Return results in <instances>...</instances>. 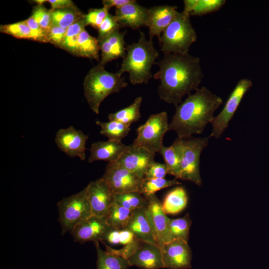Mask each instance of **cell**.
I'll list each match as a JSON object with an SVG mask.
<instances>
[{
	"label": "cell",
	"mask_w": 269,
	"mask_h": 269,
	"mask_svg": "<svg viewBox=\"0 0 269 269\" xmlns=\"http://www.w3.org/2000/svg\"><path fill=\"white\" fill-rule=\"evenodd\" d=\"M191 223L188 213L181 218L169 219L168 229L171 240L182 239L188 241Z\"/></svg>",
	"instance_id": "cell-33"
},
{
	"label": "cell",
	"mask_w": 269,
	"mask_h": 269,
	"mask_svg": "<svg viewBox=\"0 0 269 269\" xmlns=\"http://www.w3.org/2000/svg\"><path fill=\"white\" fill-rule=\"evenodd\" d=\"M146 197L148 202L145 214L155 241L161 248L163 244L171 241L168 229L170 218L163 211L162 203L155 194Z\"/></svg>",
	"instance_id": "cell-11"
},
{
	"label": "cell",
	"mask_w": 269,
	"mask_h": 269,
	"mask_svg": "<svg viewBox=\"0 0 269 269\" xmlns=\"http://www.w3.org/2000/svg\"><path fill=\"white\" fill-rule=\"evenodd\" d=\"M176 6H154L147 9L145 26L148 28L149 39L154 36L159 40L161 33L171 22L178 11Z\"/></svg>",
	"instance_id": "cell-18"
},
{
	"label": "cell",
	"mask_w": 269,
	"mask_h": 269,
	"mask_svg": "<svg viewBox=\"0 0 269 269\" xmlns=\"http://www.w3.org/2000/svg\"><path fill=\"white\" fill-rule=\"evenodd\" d=\"M141 97H136L128 107L111 113L108 116L109 121H116L131 126L133 123L140 119V108L142 103Z\"/></svg>",
	"instance_id": "cell-28"
},
{
	"label": "cell",
	"mask_w": 269,
	"mask_h": 269,
	"mask_svg": "<svg viewBox=\"0 0 269 269\" xmlns=\"http://www.w3.org/2000/svg\"><path fill=\"white\" fill-rule=\"evenodd\" d=\"M25 21L31 30V40L41 42H47L46 29L42 28L31 16Z\"/></svg>",
	"instance_id": "cell-42"
},
{
	"label": "cell",
	"mask_w": 269,
	"mask_h": 269,
	"mask_svg": "<svg viewBox=\"0 0 269 269\" xmlns=\"http://www.w3.org/2000/svg\"><path fill=\"white\" fill-rule=\"evenodd\" d=\"M86 188L92 215L105 219L115 203V194L102 177L90 182Z\"/></svg>",
	"instance_id": "cell-12"
},
{
	"label": "cell",
	"mask_w": 269,
	"mask_h": 269,
	"mask_svg": "<svg viewBox=\"0 0 269 269\" xmlns=\"http://www.w3.org/2000/svg\"><path fill=\"white\" fill-rule=\"evenodd\" d=\"M87 25L83 16L75 22L67 29L60 48L68 52L76 54L77 42L79 34Z\"/></svg>",
	"instance_id": "cell-32"
},
{
	"label": "cell",
	"mask_w": 269,
	"mask_h": 269,
	"mask_svg": "<svg viewBox=\"0 0 269 269\" xmlns=\"http://www.w3.org/2000/svg\"><path fill=\"white\" fill-rule=\"evenodd\" d=\"M159 70L153 76L159 80L157 93L160 100L177 106L186 95L199 88L204 77L199 57L189 54H168L156 63Z\"/></svg>",
	"instance_id": "cell-1"
},
{
	"label": "cell",
	"mask_w": 269,
	"mask_h": 269,
	"mask_svg": "<svg viewBox=\"0 0 269 269\" xmlns=\"http://www.w3.org/2000/svg\"><path fill=\"white\" fill-rule=\"evenodd\" d=\"M210 137L181 139L180 179L190 181L198 186L202 184L200 172V158L208 145Z\"/></svg>",
	"instance_id": "cell-7"
},
{
	"label": "cell",
	"mask_w": 269,
	"mask_h": 269,
	"mask_svg": "<svg viewBox=\"0 0 269 269\" xmlns=\"http://www.w3.org/2000/svg\"><path fill=\"white\" fill-rule=\"evenodd\" d=\"M147 197L139 191L115 194V203L131 211L145 208Z\"/></svg>",
	"instance_id": "cell-31"
},
{
	"label": "cell",
	"mask_w": 269,
	"mask_h": 269,
	"mask_svg": "<svg viewBox=\"0 0 269 269\" xmlns=\"http://www.w3.org/2000/svg\"><path fill=\"white\" fill-rule=\"evenodd\" d=\"M160 249L164 268H191L192 252L187 241L172 240L163 244Z\"/></svg>",
	"instance_id": "cell-14"
},
{
	"label": "cell",
	"mask_w": 269,
	"mask_h": 269,
	"mask_svg": "<svg viewBox=\"0 0 269 269\" xmlns=\"http://www.w3.org/2000/svg\"><path fill=\"white\" fill-rule=\"evenodd\" d=\"M51 6V10L64 8L74 5V3L70 0H47Z\"/></svg>",
	"instance_id": "cell-44"
},
{
	"label": "cell",
	"mask_w": 269,
	"mask_h": 269,
	"mask_svg": "<svg viewBox=\"0 0 269 269\" xmlns=\"http://www.w3.org/2000/svg\"><path fill=\"white\" fill-rule=\"evenodd\" d=\"M128 146L122 141L109 139L93 142L90 149L88 162L92 163L98 160L115 162L127 149Z\"/></svg>",
	"instance_id": "cell-21"
},
{
	"label": "cell",
	"mask_w": 269,
	"mask_h": 269,
	"mask_svg": "<svg viewBox=\"0 0 269 269\" xmlns=\"http://www.w3.org/2000/svg\"><path fill=\"white\" fill-rule=\"evenodd\" d=\"M252 86V81L247 78H242L238 82L223 109L211 123L212 130L210 137H220L228 127L244 95Z\"/></svg>",
	"instance_id": "cell-9"
},
{
	"label": "cell",
	"mask_w": 269,
	"mask_h": 269,
	"mask_svg": "<svg viewBox=\"0 0 269 269\" xmlns=\"http://www.w3.org/2000/svg\"><path fill=\"white\" fill-rule=\"evenodd\" d=\"M222 98L205 87L197 89L180 104L169 123V131H174L179 139L201 134L214 120V114L222 104Z\"/></svg>",
	"instance_id": "cell-2"
},
{
	"label": "cell",
	"mask_w": 269,
	"mask_h": 269,
	"mask_svg": "<svg viewBox=\"0 0 269 269\" xmlns=\"http://www.w3.org/2000/svg\"><path fill=\"white\" fill-rule=\"evenodd\" d=\"M155 155L145 148L132 144L116 162L143 179L149 166L155 161Z\"/></svg>",
	"instance_id": "cell-15"
},
{
	"label": "cell",
	"mask_w": 269,
	"mask_h": 269,
	"mask_svg": "<svg viewBox=\"0 0 269 269\" xmlns=\"http://www.w3.org/2000/svg\"><path fill=\"white\" fill-rule=\"evenodd\" d=\"M128 261L131 267L135 266L141 269L164 268L160 247L142 241Z\"/></svg>",
	"instance_id": "cell-17"
},
{
	"label": "cell",
	"mask_w": 269,
	"mask_h": 269,
	"mask_svg": "<svg viewBox=\"0 0 269 269\" xmlns=\"http://www.w3.org/2000/svg\"><path fill=\"white\" fill-rule=\"evenodd\" d=\"M168 116L166 112L150 115L146 122L137 129V136L133 144L146 148L154 153H159L165 133L169 131Z\"/></svg>",
	"instance_id": "cell-8"
},
{
	"label": "cell",
	"mask_w": 269,
	"mask_h": 269,
	"mask_svg": "<svg viewBox=\"0 0 269 269\" xmlns=\"http://www.w3.org/2000/svg\"><path fill=\"white\" fill-rule=\"evenodd\" d=\"M132 214L133 211L114 203L109 209L105 221L112 228H126Z\"/></svg>",
	"instance_id": "cell-30"
},
{
	"label": "cell",
	"mask_w": 269,
	"mask_h": 269,
	"mask_svg": "<svg viewBox=\"0 0 269 269\" xmlns=\"http://www.w3.org/2000/svg\"><path fill=\"white\" fill-rule=\"evenodd\" d=\"M96 124L101 129L100 134L111 140L122 141L131 130L130 126L116 121L107 122L97 121Z\"/></svg>",
	"instance_id": "cell-29"
},
{
	"label": "cell",
	"mask_w": 269,
	"mask_h": 269,
	"mask_svg": "<svg viewBox=\"0 0 269 269\" xmlns=\"http://www.w3.org/2000/svg\"><path fill=\"white\" fill-rule=\"evenodd\" d=\"M102 178L108 183L115 194L140 192L143 179L116 161L108 163Z\"/></svg>",
	"instance_id": "cell-10"
},
{
	"label": "cell",
	"mask_w": 269,
	"mask_h": 269,
	"mask_svg": "<svg viewBox=\"0 0 269 269\" xmlns=\"http://www.w3.org/2000/svg\"><path fill=\"white\" fill-rule=\"evenodd\" d=\"M133 1V0H103L102 2L103 6L110 9L112 7H116V8L120 7Z\"/></svg>",
	"instance_id": "cell-45"
},
{
	"label": "cell",
	"mask_w": 269,
	"mask_h": 269,
	"mask_svg": "<svg viewBox=\"0 0 269 269\" xmlns=\"http://www.w3.org/2000/svg\"><path fill=\"white\" fill-rule=\"evenodd\" d=\"M181 151V139L177 138L170 146L163 145L159 152L167 167L168 174L176 179H179L180 175Z\"/></svg>",
	"instance_id": "cell-23"
},
{
	"label": "cell",
	"mask_w": 269,
	"mask_h": 269,
	"mask_svg": "<svg viewBox=\"0 0 269 269\" xmlns=\"http://www.w3.org/2000/svg\"><path fill=\"white\" fill-rule=\"evenodd\" d=\"M121 28L115 15L109 13L98 28V39H101L117 30H119Z\"/></svg>",
	"instance_id": "cell-39"
},
{
	"label": "cell",
	"mask_w": 269,
	"mask_h": 269,
	"mask_svg": "<svg viewBox=\"0 0 269 269\" xmlns=\"http://www.w3.org/2000/svg\"><path fill=\"white\" fill-rule=\"evenodd\" d=\"M31 16L44 29H49L52 25L51 10L46 9L43 4L34 7Z\"/></svg>",
	"instance_id": "cell-40"
},
{
	"label": "cell",
	"mask_w": 269,
	"mask_h": 269,
	"mask_svg": "<svg viewBox=\"0 0 269 269\" xmlns=\"http://www.w3.org/2000/svg\"><path fill=\"white\" fill-rule=\"evenodd\" d=\"M50 10L52 25L58 26L63 28H68L84 15L75 5Z\"/></svg>",
	"instance_id": "cell-27"
},
{
	"label": "cell",
	"mask_w": 269,
	"mask_h": 269,
	"mask_svg": "<svg viewBox=\"0 0 269 269\" xmlns=\"http://www.w3.org/2000/svg\"><path fill=\"white\" fill-rule=\"evenodd\" d=\"M100 51L98 38L91 35L84 29L78 37L76 55L99 61Z\"/></svg>",
	"instance_id": "cell-25"
},
{
	"label": "cell",
	"mask_w": 269,
	"mask_h": 269,
	"mask_svg": "<svg viewBox=\"0 0 269 269\" xmlns=\"http://www.w3.org/2000/svg\"><path fill=\"white\" fill-rule=\"evenodd\" d=\"M138 240L134 234L127 228L109 230L102 243H107L112 245L127 246ZM122 247V248H123Z\"/></svg>",
	"instance_id": "cell-34"
},
{
	"label": "cell",
	"mask_w": 269,
	"mask_h": 269,
	"mask_svg": "<svg viewBox=\"0 0 269 269\" xmlns=\"http://www.w3.org/2000/svg\"><path fill=\"white\" fill-rule=\"evenodd\" d=\"M88 139V135L71 126L59 130L54 141L58 148L69 157H77L81 160H85Z\"/></svg>",
	"instance_id": "cell-13"
},
{
	"label": "cell",
	"mask_w": 269,
	"mask_h": 269,
	"mask_svg": "<svg viewBox=\"0 0 269 269\" xmlns=\"http://www.w3.org/2000/svg\"><path fill=\"white\" fill-rule=\"evenodd\" d=\"M0 30L1 32L10 35L17 38L31 40V30L25 20L2 25L0 27Z\"/></svg>",
	"instance_id": "cell-37"
},
{
	"label": "cell",
	"mask_w": 269,
	"mask_h": 269,
	"mask_svg": "<svg viewBox=\"0 0 269 269\" xmlns=\"http://www.w3.org/2000/svg\"><path fill=\"white\" fill-rule=\"evenodd\" d=\"M109 9L104 6L100 8H91L84 18L87 26L90 25L98 29L108 14Z\"/></svg>",
	"instance_id": "cell-38"
},
{
	"label": "cell",
	"mask_w": 269,
	"mask_h": 269,
	"mask_svg": "<svg viewBox=\"0 0 269 269\" xmlns=\"http://www.w3.org/2000/svg\"><path fill=\"white\" fill-rule=\"evenodd\" d=\"M181 184L176 178L167 179L165 178H143L140 186V192L147 196L168 187Z\"/></svg>",
	"instance_id": "cell-35"
},
{
	"label": "cell",
	"mask_w": 269,
	"mask_h": 269,
	"mask_svg": "<svg viewBox=\"0 0 269 269\" xmlns=\"http://www.w3.org/2000/svg\"><path fill=\"white\" fill-rule=\"evenodd\" d=\"M126 228L131 231L137 240L157 245L145 214V208L133 211Z\"/></svg>",
	"instance_id": "cell-22"
},
{
	"label": "cell",
	"mask_w": 269,
	"mask_h": 269,
	"mask_svg": "<svg viewBox=\"0 0 269 269\" xmlns=\"http://www.w3.org/2000/svg\"><path fill=\"white\" fill-rule=\"evenodd\" d=\"M127 86L122 75L108 72L98 63L84 79V96L91 109L98 115L101 103L108 96L120 92Z\"/></svg>",
	"instance_id": "cell-4"
},
{
	"label": "cell",
	"mask_w": 269,
	"mask_h": 269,
	"mask_svg": "<svg viewBox=\"0 0 269 269\" xmlns=\"http://www.w3.org/2000/svg\"><path fill=\"white\" fill-rule=\"evenodd\" d=\"M57 207L62 235L71 233L78 224L93 215L86 187L76 194L63 198L57 203Z\"/></svg>",
	"instance_id": "cell-6"
},
{
	"label": "cell",
	"mask_w": 269,
	"mask_h": 269,
	"mask_svg": "<svg viewBox=\"0 0 269 269\" xmlns=\"http://www.w3.org/2000/svg\"><path fill=\"white\" fill-rule=\"evenodd\" d=\"M225 0H197L190 15L202 16L219 10L226 3Z\"/></svg>",
	"instance_id": "cell-36"
},
{
	"label": "cell",
	"mask_w": 269,
	"mask_h": 269,
	"mask_svg": "<svg viewBox=\"0 0 269 269\" xmlns=\"http://www.w3.org/2000/svg\"><path fill=\"white\" fill-rule=\"evenodd\" d=\"M147 9L133 0L129 3L116 8L115 15L122 28L129 27L135 30L145 26Z\"/></svg>",
	"instance_id": "cell-20"
},
{
	"label": "cell",
	"mask_w": 269,
	"mask_h": 269,
	"mask_svg": "<svg viewBox=\"0 0 269 269\" xmlns=\"http://www.w3.org/2000/svg\"><path fill=\"white\" fill-rule=\"evenodd\" d=\"M97 254V269H128L131 267L127 259L103 251L99 242L95 243Z\"/></svg>",
	"instance_id": "cell-26"
},
{
	"label": "cell",
	"mask_w": 269,
	"mask_h": 269,
	"mask_svg": "<svg viewBox=\"0 0 269 269\" xmlns=\"http://www.w3.org/2000/svg\"><path fill=\"white\" fill-rule=\"evenodd\" d=\"M197 36L189 14L178 11L171 22L163 30L158 40L161 51L168 54H187Z\"/></svg>",
	"instance_id": "cell-5"
},
{
	"label": "cell",
	"mask_w": 269,
	"mask_h": 269,
	"mask_svg": "<svg viewBox=\"0 0 269 269\" xmlns=\"http://www.w3.org/2000/svg\"><path fill=\"white\" fill-rule=\"evenodd\" d=\"M158 55L152 40L147 39L145 33L140 31L138 41L126 46V53L117 73L121 75L128 73L133 85L147 84L152 77L151 68Z\"/></svg>",
	"instance_id": "cell-3"
},
{
	"label": "cell",
	"mask_w": 269,
	"mask_h": 269,
	"mask_svg": "<svg viewBox=\"0 0 269 269\" xmlns=\"http://www.w3.org/2000/svg\"><path fill=\"white\" fill-rule=\"evenodd\" d=\"M127 31L117 30L112 34L98 39L101 51L99 64L105 66L108 62L119 58L123 59L126 53L125 36Z\"/></svg>",
	"instance_id": "cell-19"
},
{
	"label": "cell",
	"mask_w": 269,
	"mask_h": 269,
	"mask_svg": "<svg viewBox=\"0 0 269 269\" xmlns=\"http://www.w3.org/2000/svg\"><path fill=\"white\" fill-rule=\"evenodd\" d=\"M167 174H168V170L166 164L154 161L147 169L144 178H165Z\"/></svg>",
	"instance_id": "cell-43"
},
{
	"label": "cell",
	"mask_w": 269,
	"mask_h": 269,
	"mask_svg": "<svg viewBox=\"0 0 269 269\" xmlns=\"http://www.w3.org/2000/svg\"><path fill=\"white\" fill-rule=\"evenodd\" d=\"M187 202L186 190L182 186H177L166 195L162 203V209L166 214L175 215L186 207Z\"/></svg>",
	"instance_id": "cell-24"
},
{
	"label": "cell",
	"mask_w": 269,
	"mask_h": 269,
	"mask_svg": "<svg viewBox=\"0 0 269 269\" xmlns=\"http://www.w3.org/2000/svg\"><path fill=\"white\" fill-rule=\"evenodd\" d=\"M67 29L51 25L49 29H46L47 42L60 47L65 37Z\"/></svg>",
	"instance_id": "cell-41"
},
{
	"label": "cell",
	"mask_w": 269,
	"mask_h": 269,
	"mask_svg": "<svg viewBox=\"0 0 269 269\" xmlns=\"http://www.w3.org/2000/svg\"><path fill=\"white\" fill-rule=\"evenodd\" d=\"M110 229L105 219L92 215L75 226L70 233L74 241L80 244L102 243Z\"/></svg>",
	"instance_id": "cell-16"
}]
</instances>
